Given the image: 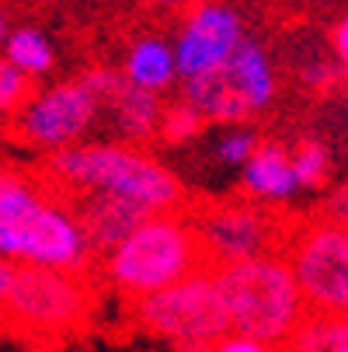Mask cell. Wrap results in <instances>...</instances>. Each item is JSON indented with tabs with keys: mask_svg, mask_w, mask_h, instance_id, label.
Listing matches in <instances>:
<instances>
[{
	"mask_svg": "<svg viewBox=\"0 0 348 352\" xmlns=\"http://www.w3.org/2000/svg\"><path fill=\"white\" fill-rule=\"evenodd\" d=\"M94 255L97 251L70 195H56L49 178H32L0 164V258L14 265L87 272Z\"/></svg>",
	"mask_w": 348,
	"mask_h": 352,
	"instance_id": "obj_1",
	"label": "cell"
},
{
	"mask_svg": "<svg viewBox=\"0 0 348 352\" xmlns=\"http://www.w3.org/2000/svg\"><path fill=\"white\" fill-rule=\"evenodd\" d=\"M45 178L67 195L105 192L146 213H174L185 206V182L146 143L129 140H80L56 154H45Z\"/></svg>",
	"mask_w": 348,
	"mask_h": 352,
	"instance_id": "obj_2",
	"label": "cell"
},
{
	"mask_svg": "<svg viewBox=\"0 0 348 352\" xmlns=\"http://www.w3.org/2000/svg\"><path fill=\"white\" fill-rule=\"evenodd\" d=\"M209 265L192 213H150L115 248L105 251L102 276L122 300H143L188 272Z\"/></svg>",
	"mask_w": 348,
	"mask_h": 352,
	"instance_id": "obj_3",
	"label": "cell"
},
{
	"mask_svg": "<svg viewBox=\"0 0 348 352\" xmlns=\"http://www.w3.org/2000/svg\"><path fill=\"white\" fill-rule=\"evenodd\" d=\"M213 272L233 331L258 335L282 349L289 335L300 328V321L310 314V304L286 251H268V255L258 258L213 265Z\"/></svg>",
	"mask_w": 348,
	"mask_h": 352,
	"instance_id": "obj_4",
	"label": "cell"
},
{
	"mask_svg": "<svg viewBox=\"0 0 348 352\" xmlns=\"http://www.w3.org/2000/svg\"><path fill=\"white\" fill-rule=\"evenodd\" d=\"M94 314V289L84 272L18 265L14 286L0 321L11 335L35 345H60L73 338Z\"/></svg>",
	"mask_w": 348,
	"mask_h": 352,
	"instance_id": "obj_5",
	"label": "cell"
},
{
	"mask_svg": "<svg viewBox=\"0 0 348 352\" xmlns=\"http://www.w3.org/2000/svg\"><path fill=\"white\" fill-rule=\"evenodd\" d=\"M132 324L174 352H209L230 331L213 265H202L150 296L132 300Z\"/></svg>",
	"mask_w": 348,
	"mask_h": 352,
	"instance_id": "obj_6",
	"label": "cell"
},
{
	"mask_svg": "<svg viewBox=\"0 0 348 352\" xmlns=\"http://www.w3.org/2000/svg\"><path fill=\"white\" fill-rule=\"evenodd\" d=\"M181 98H188L216 126L251 122L275 105L279 67L265 49V42L247 35L223 67H216L202 77L181 80Z\"/></svg>",
	"mask_w": 348,
	"mask_h": 352,
	"instance_id": "obj_7",
	"label": "cell"
},
{
	"mask_svg": "<svg viewBox=\"0 0 348 352\" xmlns=\"http://www.w3.org/2000/svg\"><path fill=\"white\" fill-rule=\"evenodd\" d=\"M102 116V94L80 74L70 80H45L42 87H32L25 105L11 116V129L38 154H56L63 146L91 140Z\"/></svg>",
	"mask_w": 348,
	"mask_h": 352,
	"instance_id": "obj_8",
	"label": "cell"
},
{
	"mask_svg": "<svg viewBox=\"0 0 348 352\" xmlns=\"http://www.w3.org/2000/svg\"><path fill=\"white\" fill-rule=\"evenodd\" d=\"M282 251L300 279L310 311L348 318V227L317 217L292 227Z\"/></svg>",
	"mask_w": 348,
	"mask_h": 352,
	"instance_id": "obj_9",
	"label": "cell"
},
{
	"mask_svg": "<svg viewBox=\"0 0 348 352\" xmlns=\"http://www.w3.org/2000/svg\"><path fill=\"white\" fill-rule=\"evenodd\" d=\"M247 35L251 32L237 0H188L171 32L181 80L223 67Z\"/></svg>",
	"mask_w": 348,
	"mask_h": 352,
	"instance_id": "obj_10",
	"label": "cell"
},
{
	"mask_svg": "<svg viewBox=\"0 0 348 352\" xmlns=\"http://www.w3.org/2000/svg\"><path fill=\"white\" fill-rule=\"evenodd\" d=\"M192 217H195L198 237H202L209 265L258 258V255H268V251H279V244L286 241L268 206H258L251 199H244V203H213Z\"/></svg>",
	"mask_w": 348,
	"mask_h": 352,
	"instance_id": "obj_11",
	"label": "cell"
},
{
	"mask_svg": "<svg viewBox=\"0 0 348 352\" xmlns=\"http://www.w3.org/2000/svg\"><path fill=\"white\" fill-rule=\"evenodd\" d=\"M91 87L102 94L105 116L112 122V133L129 143H150L161 136L164 119V94L132 87L119 67H91L84 70Z\"/></svg>",
	"mask_w": 348,
	"mask_h": 352,
	"instance_id": "obj_12",
	"label": "cell"
},
{
	"mask_svg": "<svg viewBox=\"0 0 348 352\" xmlns=\"http://www.w3.org/2000/svg\"><path fill=\"white\" fill-rule=\"evenodd\" d=\"M240 192L244 199L268 210H282L286 203H292L303 192L292 168V150L282 140H262L251 161L240 168Z\"/></svg>",
	"mask_w": 348,
	"mask_h": 352,
	"instance_id": "obj_13",
	"label": "cell"
},
{
	"mask_svg": "<svg viewBox=\"0 0 348 352\" xmlns=\"http://www.w3.org/2000/svg\"><path fill=\"white\" fill-rule=\"evenodd\" d=\"M119 70L132 87L154 91V94H171L181 87V70H178V53H174V38L167 32H139L126 42Z\"/></svg>",
	"mask_w": 348,
	"mask_h": 352,
	"instance_id": "obj_14",
	"label": "cell"
},
{
	"mask_svg": "<svg viewBox=\"0 0 348 352\" xmlns=\"http://www.w3.org/2000/svg\"><path fill=\"white\" fill-rule=\"evenodd\" d=\"M70 203H73V210H77V217H80L97 255H105L108 248H115L129 230H136L146 217H150L146 210L126 203L119 195H105V192H77V195H70Z\"/></svg>",
	"mask_w": 348,
	"mask_h": 352,
	"instance_id": "obj_15",
	"label": "cell"
},
{
	"mask_svg": "<svg viewBox=\"0 0 348 352\" xmlns=\"http://www.w3.org/2000/svg\"><path fill=\"white\" fill-rule=\"evenodd\" d=\"M0 53H4L32 84L49 80L60 67V49H56L53 35H49L45 28H38V25H11Z\"/></svg>",
	"mask_w": 348,
	"mask_h": 352,
	"instance_id": "obj_16",
	"label": "cell"
},
{
	"mask_svg": "<svg viewBox=\"0 0 348 352\" xmlns=\"http://www.w3.org/2000/svg\"><path fill=\"white\" fill-rule=\"evenodd\" d=\"M282 352H348V318L310 311L300 328L289 335Z\"/></svg>",
	"mask_w": 348,
	"mask_h": 352,
	"instance_id": "obj_17",
	"label": "cell"
},
{
	"mask_svg": "<svg viewBox=\"0 0 348 352\" xmlns=\"http://www.w3.org/2000/svg\"><path fill=\"white\" fill-rule=\"evenodd\" d=\"M292 168H296V178H300L303 192H321L331 185V175H334V161H331V146L317 136H300L292 146Z\"/></svg>",
	"mask_w": 348,
	"mask_h": 352,
	"instance_id": "obj_18",
	"label": "cell"
},
{
	"mask_svg": "<svg viewBox=\"0 0 348 352\" xmlns=\"http://www.w3.org/2000/svg\"><path fill=\"white\" fill-rule=\"evenodd\" d=\"M209 126V119L198 112L188 98H178V102L164 105V119H161V143L167 146H185L195 136H202V129Z\"/></svg>",
	"mask_w": 348,
	"mask_h": 352,
	"instance_id": "obj_19",
	"label": "cell"
},
{
	"mask_svg": "<svg viewBox=\"0 0 348 352\" xmlns=\"http://www.w3.org/2000/svg\"><path fill=\"white\" fill-rule=\"evenodd\" d=\"M265 136L255 129V126H247V122H233V126H223V133L216 136V157L220 164L227 168H244L247 161H251V154L258 150Z\"/></svg>",
	"mask_w": 348,
	"mask_h": 352,
	"instance_id": "obj_20",
	"label": "cell"
},
{
	"mask_svg": "<svg viewBox=\"0 0 348 352\" xmlns=\"http://www.w3.org/2000/svg\"><path fill=\"white\" fill-rule=\"evenodd\" d=\"M32 80L0 53V119H11L21 105H25V98L32 94Z\"/></svg>",
	"mask_w": 348,
	"mask_h": 352,
	"instance_id": "obj_21",
	"label": "cell"
},
{
	"mask_svg": "<svg viewBox=\"0 0 348 352\" xmlns=\"http://www.w3.org/2000/svg\"><path fill=\"white\" fill-rule=\"evenodd\" d=\"M300 84L310 94H331L341 84H348V70L331 56V60H310L307 67H300Z\"/></svg>",
	"mask_w": 348,
	"mask_h": 352,
	"instance_id": "obj_22",
	"label": "cell"
},
{
	"mask_svg": "<svg viewBox=\"0 0 348 352\" xmlns=\"http://www.w3.org/2000/svg\"><path fill=\"white\" fill-rule=\"evenodd\" d=\"M209 352H282V349L265 342V338H258V335H247V331H233L230 328Z\"/></svg>",
	"mask_w": 348,
	"mask_h": 352,
	"instance_id": "obj_23",
	"label": "cell"
},
{
	"mask_svg": "<svg viewBox=\"0 0 348 352\" xmlns=\"http://www.w3.org/2000/svg\"><path fill=\"white\" fill-rule=\"evenodd\" d=\"M317 217H321V220H331V223H345V227H348V182H345V185L327 188V195L321 199Z\"/></svg>",
	"mask_w": 348,
	"mask_h": 352,
	"instance_id": "obj_24",
	"label": "cell"
},
{
	"mask_svg": "<svg viewBox=\"0 0 348 352\" xmlns=\"http://www.w3.org/2000/svg\"><path fill=\"white\" fill-rule=\"evenodd\" d=\"M327 45H331V56L348 70V11L334 18V25L327 32Z\"/></svg>",
	"mask_w": 348,
	"mask_h": 352,
	"instance_id": "obj_25",
	"label": "cell"
},
{
	"mask_svg": "<svg viewBox=\"0 0 348 352\" xmlns=\"http://www.w3.org/2000/svg\"><path fill=\"white\" fill-rule=\"evenodd\" d=\"M14 272H18V265H14V262L0 258V311H4L8 296H11V286H14Z\"/></svg>",
	"mask_w": 348,
	"mask_h": 352,
	"instance_id": "obj_26",
	"label": "cell"
},
{
	"mask_svg": "<svg viewBox=\"0 0 348 352\" xmlns=\"http://www.w3.org/2000/svg\"><path fill=\"white\" fill-rule=\"evenodd\" d=\"M8 32H11V18H8V11H4V4H0V45H4V38H8Z\"/></svg>",
	"mask_w": 348,
	"mask_h": 352,
	"instance_id": "obj_27",
	"label": "cell"
},
{
	"mask_svg": "<svg viewBox=\"0 0 348 352\" xmlns=\"http://www.w3.org/2000/svg\"><path fill=\"white\" fill-rule=\"evenodd\" d=\"M150 4H157L161 11H178V8L188 4V0H150Z\"/></svg>",
	"mask_w": 348,
	"mask_h": 352,
	"instance_id": "obj_28",
	"label": "cell"
},
{
	"mask_svg": "<svg viewBox=\"0 0 348 352\" xmlns=\"http://www.w3.org/2000/svg\"><path fill=\"white\" fill-rule=\"evenodd\" d=\"M35 4H60V0H35Z\"/></svg>",
	"mask_w": 348,
	"mask_h": 352,
	"instance_id": "obj_29",
	"label": "cell"
}]
</instances>
